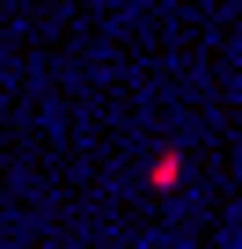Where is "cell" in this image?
Instances as JSON below:
<instances>
[{"label": "cell", "mask_w": 242, "mask_h": 249, "mask_svg": "<svg viewBox=\"0 0 242 249\" xmlns=\"http://www.w3.org/2000/svg\"><path fill=\"white\" fill-rule=\"evenodd\" d=\"M184 169H191V161H184V147H169V154H154L147 183H154V191H176V183H184Z\"/></svg>", "instance_id": "1"}]
</instances>
